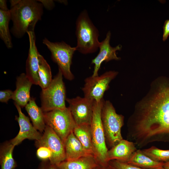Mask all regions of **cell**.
I'll return each mask as SVG.
<instances>
[{
    "label": "cell",
    "instance_id": "18",
    "mask_svg": "<svg viewBox=\"0 0 169 169\" xmlns=\"http://www.w3.org/2000/svg\"><path fill=\"white\" fill-rule=\"evenodd\" d=\"M100 164L94 155L72 160H65L56 166L59 169H95Z\"/></svg>",
    "mask_w": 169,
    "mask_h": 169
},
{
    "label": "cell",
    "instance_id": "6",
    "mask_svg": "<svg viewBox=\"0 0 169 169\" xmlns=\"http://www.w3.org/2000/svg\"><path fill=\"white\" fill-rule=\"evenodd\" d=\"M101 118L106 141L112 148L123 139L121 129L124 125V117L117 113L111 103L106 100L103 103Z\"/></svg>",
    "mask_w": 169,
    "mask_h": 169
},
{
    "label": "cell",
    "instance_id": "10",
    "mask_svg": "<svg viewBox=\"0 0 169 169\" xmlns=\"http://www.w3.org/2000/svg\"><path fill=\"white\" fill-rule=\"evenodd\" d=\"M37 148L41 146L48 147L52 153L50 162L56 165L66 160L64 142L50 127L46 125L41 138L35 141Z\"/></svg>",
    "mask_w": 169,
    "mask_h": 169
},
{
    "label": "cell",
    "instance_id": "1",
    "mask_svg": "<svg viewBox=\"0 0 169 169\" xmlns=\"http://www.w3.org/2000/svg\"><path fill=\"white\" fill-rule=\"evenodd\" d=\"M154 89L136 106L127 123V138L140 148L169 143V78L159 79Z\"/></svg>",
    "mask_w": 169,
    "mask_h": 169
},
{
    "label": "cell",
    "instance_id": "12",
    "mask_svg": "<svg viewBox=\"0 0 169 169\" xmlns=\"http://www.w3.org/2000/svg\"><path fill=\"white\" fill-rule=\"evenodd\" d=\"M14 104L17 110L18 116H15L20 128L18 134L10 142L15 146L21 143L25 139L38 141L42 135L31 123L29 118L22 112L21 107L16 103Z\"/></svg>",
    "mask_w": 169,
    "mask_h": 169
},
{
    "label": "cell",
    "instance_id": "34",
    "mask_svg": "<svg viewBox=\"0 0 169 169\" xmlns=\"http://www.w3.org/2000/svg\"><path fill=\"white\" fill-rule=\"evenodd\" d=\"M95 169H107V167H105L100 165Z\"/></svg>",
    "mask_w": 169,
    "mask_h": 169
},
{
    "label": "cell",
    "instance_id": "36",
    "mask_svg": "<svg viewBox=\"0 0 169 169\" xmlns=\"http://www.w3.org/2000/svg\"><path fill=\"white\" fill-rule=\"evenodd\" d=\"M107 169H108V168H107Z\"/></svg>",
    "mask_w": 169,
    "mask_h": 169
},
{
    "label": "cell",
    "instance_id": "8",
    "mask_svg": "<svg viewBox=\"0 0 169 169\" xmlns=\"http://www.w3.org/2000/svg\"><path fill=\"white\" fill-rule=\"evenodd\" d=\"M46 125L51 128L64 142L76 125L69 108L44 112Z\"/></svg>",
    "mask_w": 169,
    "mask_h": 169
},
{
    "label": "cell",
    "instance_id": "23",
    "mask_svg": "<svg viewBox=\"0 0 169 169\" xmlns=\"http://www.w3.org/2000/svg\"><path fill=\"white\" fill-rule=\"evenodd\" d=\"M11 20L9 10L3 11L0 9V37L8 49L13 47L11 38L9 28Z\"/></svg>",
    "mask_w": 169,
    "mask_h": 169
},
{
    "label": "cell",
    "instance_id": "25",
    "mask_svg": "<svg viewBox=\"0 0 169 169\" xmlns=\"http://www.w3.org/2000/svg\"><path fill=\"white\" fill-rule=\"evenodd\" d=\"M141 150L145 155L156 161L163 162L169 161V150H162L152 146Z\"/></svg>",
    "mask_w": 169,
    "mask_h": 169
},
{
    "label": "cell",
    "instance_id": "17",
    "mask_svg": "<svg viewBox=\"0 0 169 169\" xmlns=\"http://www.w3.org/2000/svg\"><path fill=\"white\" fill-rule=\"evenodd\" d=\"M66 160L69 161L93 155L88 151L74 135L72 131L64 142Z\"/></svg>",
    "mask_w": 169,
    "mask_h": 169
},
{
    "label": "cell",
    "instance_id": "31",
    "mask_svg": "<svg viewBox=\"0 0 169 169\" xmlns=\"http://www.w3.org/2000/svg\"><path fill=\"white\" fill-rule=\"evenodd\" d=\"M42 3L46 8L49 9H51L54 7V3L53 1L51 0H38Z\"/></svg>",
    "mask_w": 169,
    "mask_h": 169
},
{
    "label": "cell",
    "instance_id": "3",
    "mask_svg": "<svg viewBox=\"0 0 169 169\" xmlns=\"http://www.w3.org/2000/svg\"><path fill=\"white\" fill-rule=\"evenodd\" d=\"M77 50L84 54L92 53L99 48V32L90 19L87 11H82L76 21Z\"/></svg>",
    "mask_w": 169,
    "mask_h": 169
},
{
    "label": "cell",
    "instance_id": "15",
    "mask_svg": "<svg viewBox=\"0 0 169 169\" xmlns=\"http://www.w3.org/2000/svg\"><path fill=\"white\" fill-rule=\"evenodd\" d=\"M133 142L124 139L120 141L116 145L108 150L106 156V161L116 160L127 163L137 150Z\"/></svg>",
    "mask_w": 169,
    "mask_h": 169
},
{
    "label": "cell",
    "instance_id": "32",
    "mask_svg": "<svg viewBox=\"0 0 169 169\" xmlns=\"http://www.w3.org/2000/svg\"><path fill=\"white\" fill-rule=\"evenodd\" d=\"M0 9L2 10L8 11L9 10L7 8L6 0H1L0 1Z\"/></svg>",
    "mask_w": 169,
    "mask_h": 169
},
{
    "label": "cell",
    "instance_id": "33",
    "mask_svg": "<svg viewBox=\"0 0 169 169\" xmlns=\"http://www.w3.org/2000/svg\"><path fill=\"white\" fill-rule=\"evenodd\" d=\"M163 167L164 169H169V161L164 162Z\"/></svg>",
    "mask_w": 169,
    "mask_h": 169
},
{
    "label": "cell",
    "instance_id": "2",
    "mask_svg": "<svg viewBox=\"0 0 169 169\" xmlns=\"http://www.w3.org/2000/svg\"><path fill=\"white\" fill-rule=\"evenodd\" d=\"M33 0H11L9 10L13 22L12 34L20 38L28 32H34L37 22L41 19L43 5Z\"/></svg>",
    "mask_w": 169,
    "mask_h": 169
},
{
    "label": "cell",
    "instance_id": "13",
    "mask_svg": "<svg viewBox=\"0 0 169 169\" xmlns=\"http://www.w3.org/2000/svg\"><path fill=\"white\" fill-rule=\"evenodd\" d=\"M111 37L110 31L107 33L105 38L100 42L99 46L100 51L97 56L94 59L91 64L94 65V69L93 76H98V72L101 65L104 61L108 62L112 60H119L120 58L116 54V51L120 50L122 48L120 45H118L115 47H112L110 42Z\"/></svg>",
    "mask_w": 169,
    "mask_h": 169
},
{
    "label": "cell",
    "instance_id": "21",
    "mask_svg": "<svg viewBox=\"0 0 169 169\" xmlns=\"http://www.w3.org/2000/svg\"><path fill=\"white\" fill-rule=\"evenodd\" d=\"M73 132L84 148L94 156L90 125H76Z\"/></svg>",
    "mask_w": 169,
    "mask_h": 169
},
{
    "label": "cell",
    "instance_id": "16",
    "mask_svg": "<svg viewBox=\"0 0 169 169\" xmlns=\"http://www.w3.org/2000/svg\"><path fill=\"white\" fill-rule=\"evenodd\" d=\"M33 84L24 73L17 78L16 89L13 92L12 99L21 108L25 107L30 100V92Z\"/></svg>",
    "mask_w": 169,
    "mask_h": 169
},
{
    "label": "cell",
    "instance_id": "19",
    "mask_svg": "<svg viewBox=\"0 0 169 169\" xmlns=\"http://www.w3.org/2000/svg\"><path fill=\"white\" fill-rule=\"evenodd\" d=\"M143 169H159L164 162L156 161L145 155L141 150H137L126 163Z\"/></svg>",
    "mask_w": 169,
    "mask_h": 169
},
{
    "label": "cell",
    "instance_id": "27",
    "mask_svg": "<svg viewBox=\"0 0 169 169\" xmlns=\"http://www.w3.org/2000/svg\"><path fill=\"white\" fill-rule=\"evenodd\" d=\"M38 157L42 161H49L52 156L51 151L48 147L41 146L38 148L36 151Z\"/></svg>",
    "mask_w": 169,
    "mask_h": 169
},
{
    "label": "cell",
    "instance_id": "35",
    "mask_svg": "<svg viewBox=\"0 0 169 169\" xmlns=\"http://www.w3.org/2000/svg\"></svg>",
    "mask_w": 169,
    "mask_h": 169
},
{
    "label": "cell",
    "instance_id": "26",
    "mask_svg": "<svg viewBox=\"0 0 169 169\" xmlns=\"http://www.w3.org/2000/svg\"><path fill=\"white\" fill-rule=\"evenodd\" d=\"M107 168L108 169H143L116 160L110 161L108 162ZM159 169L164 168L163 167Z\"/></svg>",
    "mask_w": 169,
    "mask_h": 169
},
{
    "label": "cell",
    "instance_id": "28",
    "mask_svg": "<svg viewBox=\"0 0 169 169\" xmlns=\"http://www.w3.org/2000/svg\"><path fill=\"white\" fill-rule=\"evenodd\" d=\"M13 92L10 90H2L0 91V101L7 103L8 101L12 99Z\"/></svg>",
    "mask_w": 169,
    "mask_h": 169
},
{
    "label": "cell",
    "instance_id": "24",
    "mask_svg": "<svg viewBox=\"0 0 169 169\" xmlns=\"http://www.w3.org/2000/svg\"><path fill=\"white\" fill-rule=\"evenodd\" d=\"M38 59L39 68L38 73L39 79L38 85L42 89H44L47 88L52 81V73L49 65L39 53Z\"/></svg>",
    "mask_w": 169,
    "mask_h": 169
},
{
    "label": "cell",
    "instance_id": "30",
    "mask_svg": "<svg viewBox=\"0 0 169 169\" xmlns=\"http://www.w3.org/2000/svg\"><path fill=\"white\" fill-rule=\"evenodd\" d=\"M163 33L162 40L164 41L166 40L169 35V19L166 20L163 26Z\"/></svg>",
    "mask_w": 169,
    "mask_h": 169
},
{
    "label": "cell",
    "instance_id": "7",
    "mask_svg": "<svg viewBox=\"0 0 169 169\" xmlns=\"http://www.w3.org/2000/svg\"><path fill=\"white\" fill-rule=\"evenodd\" d=\"M43 43L50 51L52 60L57 64L63 76L69 80L74 79L70 66L73 55L77 50L76 47H72L64 41L51 42L45 38L43 39Z\"/></svg>",
    "mask_w": 169,
    "mask_h": 169
},
{
    "label": "cell",
    "instance_id": "14",
    "mask_svg": "<svg viewBox=\"0 0 169 169\" xmlns=\"http://www.w3.org/2000/svg\"><path fill=\"white\" fill-rule=\"evenodd\" d=\"M29 48L28 56L26 62V74L33 84L38 85L39 61L38 52L35 44L36 38L34 32H28Z\"/></svg>",
    "mask_w": 169,
    "mask_h": 169
},
{
    "label": "cell",
    "instance_id": "9",
    "mask_svg": "<svg viewBox=\"0 0 169 169\" xmlns=\"http://www.w3.org/2000/svg\"><path fill=\"white\" fill-rule=\"evenodd\" d=\"M117 74L116 71H111L106 72L100 76H91L87 78L82 89L84 97L94 101H101L110 82Z\"/></svg>",
    "mask_w": 169,
    "mask_h": 169
},
{
    "label": "cell",
    "instance_id": "5",
    "mask_svg": "<svg viewBox=\"0 0 169 169\" xmlns=\"http://www.w3.org/2000/svg\"><path fill=\"white\" fill-rule=\"evenodd\" d=\"M61 71H59L49 85L42 89L40 94L41 107L44 112L66 108V91Z\"/></svg>",
    "mask_w": 169,
    "mask_h": 169
},
{
    "label": "cell",
    "instance_id": "20",
    "mask_svg": "<svg viewBox=\"0 0 169 169\" xmlns=\"http://www.w3.org/2000/svg\"><path fill=\"white\" fill-rule=\"evenodd\" d=\"M25 109L30 118L33 126L40 132H43L46 126L44 112L41 108L37 105L34 98H31L25 106Z\"/></svg>",
    "mask_w": 169,
    "mask_h": 169
},
{
    "label": "cell",
    "instance_id": "22",
    "mask_svg": "<svg viewBox=\"0 0 169 169\" xmlns=\"http://www.w3.org/2000/svg\"><path fill=\"white\" fill-rule=\"evenodd\" d=\"M15 146L10 141L2 145L0 152L1 169H14L17 167V163L13 156Z\"/></svg>",
    "mask_w": 169,
    "mask_h": 169
},
{
    "label": "cell",
    "instance_id": "29",
    "mask_svg": "<svg viewBox=\"0 0 169 169\" xmlns=\"http://www.w3.org/2000/svg\"><path fill=\"white\" fill-rule=\"evenodd\" d=\"M39 169H59L57 166L51 164L49 161H42L40 163Z\"/></svg>",
    "mask_w": 169,
    "mask_h": 169
},
{
    "label": "cell",
    "instance_id": "11",
    "mask_svg": "<svg viewBox=\"0 0 169 169\" xmlns=\"http://www.w3.org/2000/svg\"><path fill=\"white\" fill-rule=\"evenodd\" d=\"M66 100L76 125H90L94 101L79 96Z\"/></svg>",
    "mask_w": 169,
    "mask_h": 169
},
{
    "label": "cell",
    "instance_id": "4",
    "mask_svg": "<svg viewBox=\"0 0 169 169\" xmlns=\"http://www.w3.org/2000/svg\"><path fill=\"white\" fill-rule=\"evenodd\" d=\"M104 100L94 101L92 118L90 125L94 155L100 165L107 167L106 146L104 131L101 118V112Z\"/></svg>",
    "mask_w": 169,
    "mask_h": 169
}]
</instances>
